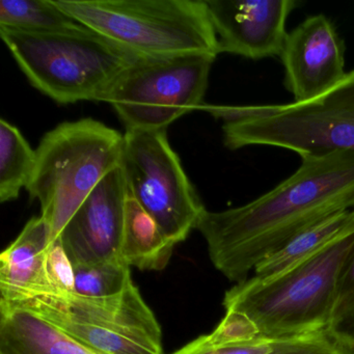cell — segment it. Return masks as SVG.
<instances>
[{
  "instance_id": "6da1fadb",
  "label": "cell",
  "mask_w": 354,
  "mask_h": 354,
  "mask_svg": "<svg viewBox=\"0 0 354 354\" xmlns=\"http://www.w3.org/2000/svg\"><path fill=\"white\" fill-rule=\"evenodd\" d=\"M354 209V152L304 157L297 171L256 200L198 221L217 270L230 281L250 270L302 232Z\"/></svg>"
},
{
  "instance_id": "7a4b0ae2",
  "label": "cell",
  "mask_w": 354,
  "mask_h": 354,
  "mask_svg": "<svg viewBox=\"0 0 354 354\" xmlns=\"http://www.w3.org/2000/svg\"><path fill=\"white\" fill-rule=\"evenodd\" d=\"M353 248L352 229L273 279L240 281L225 293L223 306L248 315L261 339L279 341L325 333Z\"/></svg>"
},
{
  "instance_id": "3957f363",
  "label": "cell",
  "mask_w": 354,
  "mask_h": 354,
  "mask_svg": "<svg viewBox=\"0 0 354 354\" xmlns=\"http://www.w3.org/2000/svg\"><path fill=\"white\" fill-rule=\"evenodd\" d=\"M201 109L223 121V144L230 150L277 147L301 158L354 152V70L337 86L308 100Z\"/></svg>"
},
{
  "instance_id": "277c9868",
  "label": "cell",
  "mask_w": 354,
  "mask_h": 354,
  "mask_svg": "<svg viewBox=\"0 0 354 354\" xmlns=\"http://www.w3.org/2000/svg\"><path fill=\"white\" fill-rule=\"evenodd\" d=\"M0 36L32 86L59 104L99 101L138 59L82 24L55 32L0 28Z\"/></svg>"
},
{
  "instance_id": "5b68a950",
  "label": "cell",
  "mask_w": 354,
  "mask_h": 354,
  "mask_svg": "<svg viewBox=\"0 0 354 354\" xmlns=\"http://www.w3.org/2000/svg\"><path fill=\"white\" fill-rule=\"evenodd\" d=\"M70 17L138 57L219 55L205 0H55Z\"/></svg>"
},
{
  "instance_id": "8992f818",
  "label": "cell",
  "mask_w": 354,
  "mask_h": 354,
  "mask_svg": "<svg viewBox=\"0 0 354 354\" xmlns=\"http://www.w3.org/2000/svg\"><path fill=\"white\" fill-rule=\"evenodd\" d=\"M124 134L94 119L65 122L37 148L28 190L38 200L51 242L106 176L121 165Z\"/></svg>"
},
{
  "instance_id": "52a82bcc",
  "label": "cell",
  "mask_w": 354,
  "mask_h": 354,
  "mask_svg": "<svg viewBox=\"0 0 354 354\" xmlns=\"http://www.w3.org/2000/svg\"><path fill=\"white\" fill-rule=\"evenodd\" d=\"M0 304L38 315L100 354H163L160 325L133 281L109 297L43 292Z\"/></svg>"
},
{
  "instance_id": "ba28073f",
  "label": "cell",
  "mask_w": 354,
  "mask_h": 354,
  "mask_svg": "<svg viewBox=\"0 0 354 354\" xmlns=\"http://www.w3.org/2000/svg\"><path fill=\"white\" fill-rule=\"evenodd\" d=\"M215 59L208 55L138 57L100 102L115 109L126 131L167 130L188 111L203 106Z\"/></svg>"
},
{
  "instance_id": "9c48e42d",
  "label": "cell",
  "mask_w": 354,
  "mask_h": 354,
  "mask_svg": "<svg viewBox=\"0 0 354 354\" xmlns=\"http://www.w3.org/2000/svg\"><path fill=\"white\" fill-rule=\"evenodd\" d=\"M122 173L127 194L176 244L196 229L207 210L188 179L167 130L126 131Z\"/></svg>"
},
{
  "instance_id": "30bf717a",
  "label": "cell",
  "mask_w": 354,
  "mask_h": 354,
  "mask_svg": "<svg viewBox=\"0 0 354 354\" xmlns=\"http://www.w3.org/2000/svg\"><path fill=\"white\" fill-rule=\"evenodd\" d=\"M219 53L248 59L281 57L295 0H205Z\"/></svg>"
},
{
  "instance_id": "8fae6325",
  "label": "cell",
  "mask_w": 354,
  "mask_h": 354,
  "mask_svg": "<svg viewBox=\"0 0 354 354\" xmlns=\"http://www.w3.org/2000/svg\"><path fill=\"white\" fill-rule=\"evenodd\" d=\"M281 59L295 102L315 98L346 76L343 42L326 16L306 18L288 32Z\"/></svg>"
},
{
  "instance_id": "7c38bea8",
  "label": "cell",
  "mask_w": 354,
  "mask_h": 354,
  "mask_svg": "<svg viewBox=\"0 0 354 354\" xmlns=\"http://www.w3.org/2000/svg\"><path fill=\"white\" fill-rule=\"evenodd\" d=\"M126 198L127 188L119 167L95 188L59 235L73 265L122 260Z\"/></svg>"
},
{
  "instance_id": "4fadbf2b",
  "label": "cell",
  "mask_w": 354,
  "mask_h": 354,
  "mask_svg": "<svg viewBox=\"0 0 354 354\" xmlns=\"http://www.w3.org/2000/svg\"><path fill=\"white\" fill-rule=\"evenodd\" d=\"M50 243V231L44 218L30 219L0 256V300L10 301L28 294L50 292L46 274Z\"/></svg>"
},
{
  "instance_id": "5bb4252c",
  "label": "cell",
  "mask_w": 354,
  "mask_h": 354,
  "mask_svg": "<svg viewBox=\"0 0 354 354\" xmlns=\"http://www.w3.org/2000/svg\"><path fill=\"white\" fill-rule=\"evenodd\" d=\"M0 354H100L38 315L0 304Z\"/></svg>"
},
{
  "instance_id": "9a60e30c",
  "label": "cell",
  "mask_w": 354,
  "mask_h": 354,
  "mask_svg": "<svg viewBox=\"0 0 354 354\" xmlns=\"http://www.w3.org/2000/svg\"><path fill=\"white\" fill-rule=\"evenodd\" d=\"M176 243L163 233L154 218L127 194L124 213L121 259L140 270L165 268Z\"/></svg>"
},
{
  "instance_id": "2e32d148",
  "label": "cell",
  "mask_w": 354,
  "mask_h": 354,
  "mask_svg": "<svg viewBox=\"0 0 354 354\" xmlns=\"http://www.w3.org/2000/svg\"><path fill=\"white\" fill-rule=\"evenodd\" d=\"M354 229V209L337 213L294 238L279 252L267 257L254 268L252 279H273L326 248L331 242Z\"/></svg>"
},
{
  "instance_id": "e0dca14e",
  "label": "cell",
  "mask_w": 354,
  "mask_h": 354,
  "mask_svg": "<svg viewBox=\"0 0 354 354\" xmlns=\"http://www.w3.org/2000/svg\"><path fill=\"white\" fill-rule=\"evenodd\" d=\"M32 150L20 130L10 122L0 121V202L19 198L28 187L36 165Z\"/></svg>"
},
{
  "instance_id": "ac0fdd59",
  "label": "cell",
  "mask_w": 354,
  "mask_h": 354,
  "mask_svg": "<svg viewBox=\"0 0 354 354\" xmlns=\"http://www.w3.org/2000/svg\"><path fill=\"white\" fill-rule=\"evenodd\" d=\"M78 22L59 9L55 0H1L0 28L44 32L65 30Z\"/></svg>"
},
{
  "instance_id": "d6986e66",
  "label": "cell",
  "mask_w": 354,
  "mask_h": 354,
  "mask_svg": "<svg viewBox=\"0 0 354 354\" xmlns=\"http://www.w3.org/2000/svg\"><path fill=\"white\" fill-rule=\"evenodd\" d=\"M74 293L86 297H109L121 293L131 283L130 266L123 260L75 264Z\"/></svg>"
},
{
  "instance_id": "ffe728a7",
  "label": "cell",
  "mask_w": 354,
  "mask_h": 354,
  "mask_svg": "<svg viewBox=\"0 0 354 354\" xmlns=\"http://www.w3.org/2000/svg\"><path fill=\"white\" fill-rule=\"evenodd\" d=\"M327 335L349 354H354V248L339 279Z\"/></svg>"
},
{
  "instance_id": "44dd1931",
  "label": "cell",
  "mask_w": 354,
  "mask_h": 354,
  "mask_svg": "<svg viewBox=\"0 0 354 354\" xmlns=\"http://www.w3.org/2000/svg\"><path fill=\"white\" fill-rule=\"evenodd\" d=\"M207 337L211 345L218 348L248 345L261 339L256 323L236 310H227L223 320Z\"/></svg>"
},
{
  "instance_id": "7402d4cb",
  "label": "cell",
  "mask_w": 354,
  "mask_h": 354,
  "mask_svg": "<svg viewBox=\"0 0 354 354\" xmlns=\"http://www.w3.org/2000/svg\"><path fill=\"white\" fill-rule=\"evenodd\" d=\"M46 274L50 292L74 293V266L61 239L51 242L47 250Z\"/></svg>"
},
{
  "instance_id": "603a6c76",
  "label": "cell",
  "mask_w": 354,
  "mask_h": 354,
  "mask_svg": "<svg viewBox=\"0 0 354 354\" xmlns=\"http://www.w3.org/2000/svg\"><path fill=\"white\" fill-rule=\"evenodd\" d=\"M269 354H349L325 333L275 341Z\"/></svg>"
},
{
  "instance_id": "cb8c5ba5",
  "label": "cell",
  "mask_w": 354,
  "mask_h": 354,
  "mask_svg": "<svg viewBox=\"0 0 354 354\" xmlns=\"http://www.w3.org/2000/svg\"><path fill=\"white\" fill-rule=\"evenodd\" d=\"M274 343L275 341L259 339L248 345L218 348L211 345L206 335H201L171 354H269L272 351Z\"/></svg>"
}]
</instances>
